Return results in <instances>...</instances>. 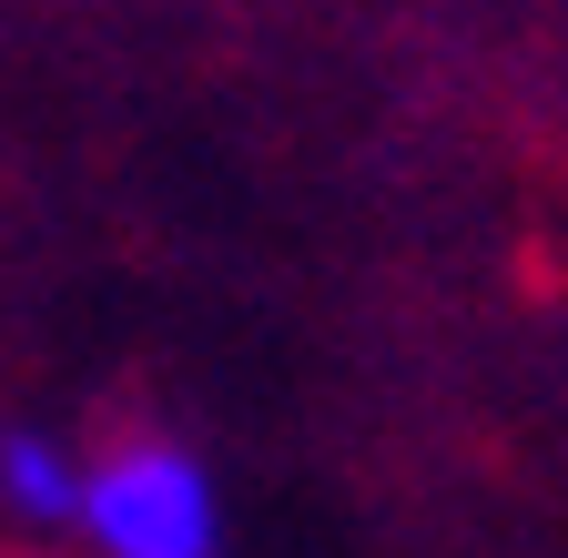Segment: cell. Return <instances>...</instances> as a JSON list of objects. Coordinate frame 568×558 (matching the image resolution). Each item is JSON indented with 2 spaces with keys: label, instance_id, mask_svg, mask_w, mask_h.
Instances as JSON below:
<instances>
[{
  "label": "cell",
  "instance_id": "7a4b0ae2",
  "mask_svg": "<svg viewBox=\"0 0 568 558\" xmlns=\"http://www.w3.org/2000/svg\"><path fill=\"white\" fill-rule=\"evenodd\" d=\"M0 498H11L21 518L61 528L71 498H82V457H71L51 427H21V437H0Z\"/></svg>",
  "mask_w": 568,
  "mask_h": 558
},
{
  "label": "cell",
  "instance_id": "6da1fadb",
  "mask_svg": "<svg viewBox=\"0 0 568 558\" xmlns=\"http://www.w3.org/2000/svg\"><path fill=\"white\" fill-rule=\"evenodd\" d=\"M71 528L92 538V558H213L224 548V498H213L203 457H183L173 437H122L82 457Z\"/></svg>",
  "mask_w": 568,
  "mask_h": 558
}]
</instances>
